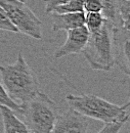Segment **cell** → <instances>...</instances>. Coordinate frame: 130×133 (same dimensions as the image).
Instances as JSON below:
<instances>
[{
	"label": "cell",
	"instance_id": "6da1fadb",
	"mask_svg": "<svg viewBox=\"0 0 130 133\" xmlns=\"http://www.w3.org/2000/svg\"><path fill=\"white\" fill-rule=\"evenodd\" d=\"M2 85L9 97L25 102L39 92V83L32 69L20 52L11 65H0Z\"/></svg>",
	"mask_w": 130,
	"mask_h": 133
},
{
	"label": "cell",
	"instance_id": "7a4b0ae2",
	"mask_svg": "<svg viewBox=\"0 0 130 133\" xmlns=\"http://www.w3.org/2000/svg\"><path fill=\"white\" fill-rule=\"evenodd\" d=\"M70 108L76 110L82 115L103 123L129 119V102L117 105L108 100L93 94H81L66 96Z\"/></svg>",
	"mask_w": 130,
	"mask_h": 133
},
{
	"label": "cell",
	"instance_id": "3957f363",
	"mask_svg": "<svg viewBox=\"0 0 130 133\" xmlns=\"http://www.w3.org/2000/svg\"><path fill=\"white\" fill-rule=\"evenodd\" d=\"M18 113L30 133H51L58 108L47 94L39 91L31 99L22 102Z\"/></svg>",
	"mask_w": 130,
	"mask_h": 133
},
{
	"label": "cell",
	"instance_id": "277c9868",
	"mask_svg": "<svg viewBox=\"0 0 130 133\" xmlns=\"http://www.w3.org/2000/svg\"><path fill=\"white\" fill-rule=\"evenodd\" d=\"M115 28L105 21L100 29L89 33L84 50V57L93 70L111 71L115 66Z\"/></svg>",
	"mask_w": 130,
	"mask_h": 133
},
{
	"label": "cell",
	"instance_id": "5b68a950",
	"mask_svg": "<svg viewBox=\"0 0 130 133\" xmlns=\"http://www.w3.org/2000/svg\"><path fill=\"white\" fill-rule=\"evenodd\" d=\"M0 6L18 32L34 39L42 38V23L26 2L20 0H0Z\"/></svg>",
	"mask_w": 130,
	"mask_h": 133
},
{
	"label": "cell",
	"instance_id": "8992f818",
	"mask_svg": "<svg viewBox=\"0 0 130 133\" xmlns=\"http://www.w3.org/2000/svg\"><path fill=\"white\" fill-rule=\"evenodd\" d=\"M90 118L82 115L76 110L70 108L58 115L53 126V133H86L91 125Z\"/></svg>",
	"mask_w": 130,
	"mask_h": 133
},
{
	"label": "cell",
	"instance_id": "52a82bcc",
	"mask_svg": "<svg viewBox=\"0 0 130 133\" xmlns=\"http://www.w3.org/2000/svg\"><path fill=\"white\" fill-rule=\"evenodd\" d=\"M89 38V31L83 25L81 27L67 31L66 42L55 51L54 58L58 59L70 54H79L84 50Z\"/></svg>",
	"mask_w": 130,
	"mask_h": 133
},
{
	"label": "cell",
	"instance_id": "ba28073f",
	"mask_svg": "<svg viewBox=\"0 0 130 133\" xmlns=\"http://www.w3.org/2000/svg\"><path fill=\"white\" fill-rule=\"evenodd\" d=\"M52 14V30L68 31L81 27L85 22V12H68V14Z\"/></svg>",
	"mask_w": 130,
	"mask_h": 133
},
{
	"label": "cell",
	"instance_id": "9c48e42d",
	"mask_svg": "<svg viewBox=\"0 0 130 133\" xmlns=\"http://www.w3.org/2000/svg\"><path fill=\"white\" fill-rule=\"evenodd\" d=\"M0 114L5 133H30L26 124L16 116L12 109L6 105H0Z\"/></svg>",
	"mask_w": 130,
	"mask_h": 133
},
{
	"label": "cell",
	"instance_id": "30bf717a",
	"mask_svg": "<svg viewBox=\"0 0 130 133\" xmlns=\"http://www.w3.org/2000/svg\"><path fill=\"white\" fill-rule=\"evenodd\" d=\"M117 1L118 0H101V15L113 25L114 28H122V22L118 15Z\"/></svg>",
	"mask_w": 130,
	"mask_h": 133
},
{
	"label": "cell",
	"instance_id": "8fae6325",
	"mask_svg": "<svg viewBox=\"0 0 130 133\" xmlns=\"http://www.w3.org/2000/svg\"><path fill=\"white\" fill-rule=\"evenodd\" d=\"M106 18L101 15V12H85V22L84 25L89 31V33L95 32L100 29L103 25Z\"/></svg>",
	"mask_w": 130,
	"mask_h": 133
},
{
	"label": "cell",
	"instance_id": "7c38bea8",
	"mask_svg": "<svg viewBox=\"0 0 130 133\" xmlns=\"http://www.w3.org/2000/svg\"><path fill=\"white\" fill-rule=\"evenodd\" d=\"M83 8V0H69L66 3L55 7L52 12L55 14H68V12H82Z\"/></svg>",
	"mask_w": 130,
	"mask_h": 133
},
{
	"label": "cell",
	"instance_id": "4fadbf2b",
	"mask_svg": "<svg viewBox=\"0 0 130 133\" xmlns=\"http://www.w3.org/2000/svg\"><path fill=\"white\" fill-rule=\"evenodd\" d=\"M117 7H118V15L122 22V28L129 30L130 0H118Z\"/></svg>",
	"mask_w": 130,
	"mask_h": 133
},
{
	"label": "cell",
	"instance_id": "5bb4252c",
	"mask_svg": "<svg viewBox=\"0 0 130 133\" xmlns=\"http://www.w3.org/2000/svg\"><path fill=\"white\" fill-rule=\"evenodd\" d=\"M0 105H6V107L12 109L15 112L16 111L18 112L21 110V104L9 97V95L7 94L5 88L3 87L1 82H0Z\"/></svg>",
	"mask_w": 130,
	"mask_h": 133
},
{
	"label": "cell",
	"instance_id": "9a60e30c",
	"mask_svg": "<svg viewBox=\"0 0 130 133\" xmlns=\"http://www.w3.org/2000/svg\"><path fill=\"white\" fill-rule=\"evenodd\" d=\"M126 120H121V121H114V122H107L103 124L102 128L99 129L98 133H118L120 132L121 128L124 126L126 123Z\"/></svg>",
	"mask_w": 130,
	"mask_h": 133
},
{
	"label": "cell",
	"instance_id": "2e32d148",
	"mask_svg": "<svg viewBox=\"0 0 130 133\" xmlns=\"http://www.w3.org/2000/svg\"><path fill=\"white\" fill-rule=\"evenodd\" d=\"M0 30H4V31H8V32H14L17 33V29L14 26V24L10 22V19L8 18L6 12L4 11V9L0 6Z\"/></svg>",
	"mask_w": 130,
	"mask_h": 133
},
{
	"label": "cell",
	"instance_id": "e0dca14e",
	"mask_svg": "<svg viewBox=\"0 0 130 133\" xmlns=\"http://www.w3.org/2000/svg\"><path fill=\"white\" fill-rule=\"evenodd\" d=\"M83 8L85 12H101V0H83Z\"/></svg>",
	"mask_w": 130,
	"mask_h": 133
},
{
	"label": "cell",
	"instance_id": "ac0fdd59",
	"mask_svg": "<svg viewBox=\"0 0 130 133\" xmlns=\"http://www.w3.org/2000/svg\"><path fill=\"white\" fill-rule=\"evenodd\" d=\"M69 0H45V12L46 14H51L55 7L66 3Z\"/></svg>",
	"mask_w": 130,
	"mask_h": 133
},
{
	"label": "cell",
	"instance_id": "d6986e66",
	"mask_svg": "<svg viewBox=\"0 0 130 133\" xmlns=\"http://www.w3.org/2000/svg\"><path fill=\"white\" fill-rule=\"evenodd\" d=\"M20 1H23V2H26V0H20Z\"/></svg>",
	"mask_w": 130,
	"mask_h": 133
}]
</instances>
